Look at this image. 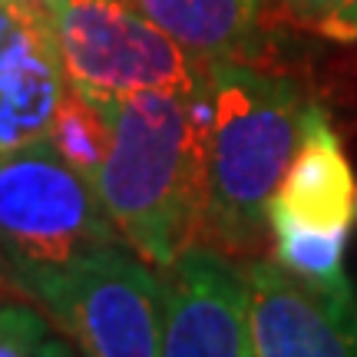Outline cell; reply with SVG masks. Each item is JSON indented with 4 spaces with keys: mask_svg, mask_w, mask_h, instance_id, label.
Instances as JSON below:
<instances>
[{
    "mask_svg": "<svg viewBox=\"0 0 357 357\" xmlns=\"http://www.w3.org/2000/svg\"><path fill=\"white\" fill-rule=\"evenodd\" d=\"M66 89L53 24L24 0H0V155L47 139Z\"/></svg>",
    "mask_w": 357,
    "mask_h": 357,
    "instance_id": "8",
    "label": "cell"
},
{
    "mask_svg": "<svg viewBox=\"0 0 357 357\" xmlns=\"http://www.w3.org/2000/svg\"><path fill=\"white\" fill-rule=\"evenodd\" d=\"M245 305L255 357H357V291L321 288L275 258H245Z\"/></svg>",
    "mask_w": 357,
    "mask_h": 357,
    "instance_id": "6",
    "label": "cell"
},
{
    "mask_svg": "<svg viewBox=\"0 0 357 357\" xmlns=\"http://www.w3.org/2000/svg\"><path fill=\"white\" fill-rule=\"evenodd\" d=\"M155 26L205 63L231 60L248 47L265 0H129Z\"/></svg>",
    "mask_w": 357,
    "mask_h": 357,
    "instance_id": "10",
    "label": "cell"
},
{
    "mask_svg": "<svg viewBox=\"0 0 357 357\" xmlns=\"http://www.w3.org/2000/svg\"><path fill=\"white\" fill-rule=\"evenodd\" d=\"M24 3H26V7H33L37 13H43V17H47V20L53 24V17H56V13L63 10V7L70 3V0H24Z\"/></svg>",
    "mask_w": 357,
    "mask_h": 357,
    "instance_id": "16",
    "label": "cell"
},
{
    "mask_svg": "<svg viewBox=\"0 0 357 357\" xmlns=\"http://www.w3.org/2000/svg\"><path fill=\"white\" fill-rule=\"evenodd\" d=\"M66 86L106 113L136 93L208 96V63L129 0H70L53 17Z\"/></svg>",
    "mask_w": 357,
    "mask_h": 357,
    "instance_id": "4",
    "label": "cell"
},
{
    "mask_svg": "<svg viewBox=\"0 0 357 357\" xmlns=\"http://www.w3.org/2000/svg\"><path fill=\"white\" fill-rule=\"evenodd\" d=\"M10 291H17V284H13L10 271H7L3 258H0V301H7V298H10ZM17 294H20V291H17Z\"/></svg>",
    "mask_w": 357,
    "mask_h": 357,
    "instance_id": "17",
    "label": "cell"
},
{
    "mask_svg": "<svg viewBox=\"0 0 357 357\" xmlns=\"http://www.w3.org/2000/svg\"><path fill=\"white\" fill-rule=\"evenodd\" d=\"M268 212L305 222L311 229H347L357 215V182L344 146L318 102L305 106L301 136Z\"/></svg>",
    "mask_w": 357,
    "mask_h": 357,
    "instance_id": "9",
    "label": "cell"
},
{
    "mask_svg": "<svg viewBox=\"0 0 357 357\" xmlns=\"http://www.w3.org/2000/svg\"><path fill=\"white\" fill-rule=\"evenodd\" d=\"M268 235H271L275 261L288 268L291 275L321 284V288L351 284L344 271L347 229H311L305 222L268 212Z\"/></svg>",
    "mask_w": 357,
    "mask_h": 357,
    "instance_id": "11",
    "label": "cell"
},
{
    "mask_svg": "<svg viewBox=\"0 0 357 357\" xmlns=\"http://www.w3.org/2000/svg\"><path fill=\"white\" fill-rule=\"evenodd\" d=\"M47 139L63 155L66 166L77 169L79 176L96 185V176L106 162L109 139H113V113L93 106L89 100L77 96L73 89H66Z\"/></svg>",
    "mask_w": 357,
    "mask_h": 357,
    "instance_id": "12",
    "label": "cell"
},
{
    "mask_svg": "<svg viewBox=\"0 0 357 357\" xmlns=\"http://www.w3.org/2000/svg\"><path fill=\"white\" fill-rule=\"evenodd\" d=\"M298 26L337 43L357 40V0H281Z\"/></svg>",
    "mask_w": 357,
    "mask_h": 357,
    "instance_id": "14",
    "label": "cell"
},
{
    "mask_svg": "<svg viewBox=\"0 0 357 357\" xmlns=\"http://www.w3.org/2000/svg\"><path fill=\"white\" fill-rule=\"evenodd\" d=\"M83 357H162L166 271L113 245L20 284Z\"/></svg>",
    "mask_w": 357,
    "mask_h": 357,
    "instance_id": "5",
    "label": "cell"
},
{
    "mask_svg": "<svg viewBox=\"0 0 357 357\" xmlns=\"http://www.w3.org/2000/svg\"><path fill=\"white\" fill-rule=\"evenodd\" d=\"M301 93L238 60L208 63L205 189L199 242L229 258H252L268 235V205L294 155Z\"/></svg>",
    "mask_w": 357,
    "mask_h": 357,
    "instance_id": "2",
    "label": "cell"
},
{
    "mask_svg": "<svg viewBox=\"0 0 357 357\" xmlns=\"http://www.w3.org/2000/svg\"><path fill=\"white\" fill-rule=\"evenodd\" d=\"M126 245L106 215L96 185L40 139L0 155V258L20 284Z\"/></svg>",
    "mask_w": 357,
    "mask_h": 357,
    "instance_id": "3",
    "label": "cell"
},
{
    "mask_svg": "<svg viewBox=\"0 0 357 357\" xmlns=\"http://www.w3.org/2000/svg\"><path fill=\"white\" fill-rule=\"evenodd\" d=\"M162 357H255L242 271L195 242L166 271Z\"/></svg>",
    "mask_w": 357,
    "mask_h": 357,
    "instance_id": "7",
    "label": "cell"
},
{
    "mask_svg": "<svg viewBox=\"0 0 357 357\" xmlns=\"http://www.w3.org/2000/svg\"><path fill=\"white\" fill-rule=\"evenodd\" d=\"M205 126L208 96L189 100L166 89L136 93L113 113L96 192L123 242L159 271L199 242Z\"/></svg>",
    "mask_w": 357,
    "mask_h": 357,
    "instance_id": "1",
    "label": "cell"
},
{
    "mask_svg": "<svg viewBox=\"0 0 357 357\" xmlns=\"http://www.w3.org/2000/svg\"><path fill=\"white\" fill-rule=\"evenodd\" d=\"M50 328V318L24 294L0 301V357H37Z\"/></svg>",
    "mask_w": 357,
    "mask_h": 357,
    "instance_id": "13",
    "label": "cell"
},
{
    "mask_svg": "<svg viewBox=\"0 0 357 357\" xmlns=\"http://www.w3.org/2000/svg\"><path fill=\"white\" fill-rule=\"evenodd\" d=\"M37 357H83V354H79L73 344H66L63 337H53V334H50V337L40 344Z\"/></svg>",
    "mask_w": 357,
    "mask_h": 357,
    "instance_id": "15",
    "label": "cell"
}]
</instances>
